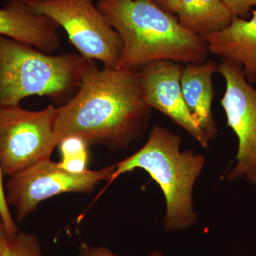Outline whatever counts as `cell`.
Instances as JSON below:
<instances>
[{"instance_id":"obj_2","label":"cell","mask_w":256,"mask_h":256,"mask_svg":"<svg viewBox=\"0 0 256 256\" xmlns=\"http://www.w3.org/2000/svg\"><path fill=\"white\" fill-rule=\"evenodd\" d=\"M98 8L124 44L117 68H140L160 60L186 64L207 60L205 40L153 0H99Z\"/></svg>"},{"instance_id":"obj_11","label":"cell","mask_w":256,"mask_h":256,"mask_svg":"<svg viewBox=\"0 0 256 256\" xmlns=\"http://www.w3.org/2000/svg\"><path fill=\"white\" fill-rule=\"evenodd\" d=\"M252 18H233L232 23L222 31L204 36L208 52L222 60L242 67L250 84L256 82V10Z\"/></svg>"},{"instance_id":"obj_19","label":"cell","mask_w":256,"mask_h":256,"mask_svg":"<svg viewBox=\"0 0 256 256\" xmlns=\"http://www.w3.org/2000/svg\"><path fill=\"white\" fill-rule=\"evenodd\" d=\"M158 6L171 14H176L180 0H153Z\"/></svg>"},{"instance_id":"obj_7","label":"cell","mask_w":256,"mask_h":256,"mask_svg":"<svg viewBox=\"0 0 256 256\" xmlns=\"http://www.w3.org/2000/svg\"><path fill=\"white\" fill-rule=\"evenodd\" d=\"M116 164L96 171L73 173L64 170L60 163L45 160L10 178L6 184L8 204L16 210L22 222L36 210L38 204L50 197L68 193H89L98 183L110 181Z\"/></svg>"},{"instance_id":"obj_3","label":"cell","mask_w":256,"mask_h":256,"mask_svg":"<svg viewBox=\"0 0 256 256\" xmlns=\"http://www.w3.org/2000/svg\"><path fill=\"white\" fill-rule=\"evenodd\" d=\"M182 139L166 128L156 126L144 146L137 152L116 164L110 182L136 169L146 172L158 183L166 202L163 225L165 230L178 232L196 223L193 191L206 163L203 154L181 151Z\"/></svg>"},{"instance_id":"obj_20","label":"cell","mask_w":256,"mask_h":256,"mask_svg":"<svg viewBox=\"0 0 256 256\" xmlns=\"http://www.w3.org/2000/svg\"><path fill=\"white\" fill-rule=\"evenodd\" d=\"M6 238V236L5 234L4 226L0 225V256H4L3 249H4V244Z\"/></svg>"},{"instance_id":"obj_17","label":"cell","mask_w":256,"mask_h":256,"mask_svg":"<svg viewBox=\"0 0 256 256\" xmlns=\"http://www.w3.org/2000/svg\"><path fill=\"white\" fill-rule=\"evenodd\" d=\"M233 18L247 20L252 13V6H256V0H222Z\"/></svg>"},{"instance_id":"obj_5","label":"cell","mask_w":256,"mask_h":256,"mask_svg":"<svg viewBox=\"0 0 256 256\" xmlns=\"http://www.w3.org/2000/svg\"><path fill=\"white\" fill-rule=\"evenodd\" d=\"M21 1L34 14L48 16L62 26L82 56L100 60L104 68H117L124 44L92 0Z\"/></svg>"},{"instance_id":"obj_16","label":"cell","mask_w":256,"mask_h":256,"mask_svg":"<svg viewBox=\"0 0 256 256\" xmlns=\"http://www.w3.org/2000/svg\"><path fill=\"white\" fill-rule=\"evenodd\" d=\"M3 175L4 174H3L1 164H0V212L2 216L5 234L8 238H10L18 233V229L11 214H10L9 206H8L9 204L6 202L4 186H3Z\"/></svg>"},{"instance_id":"obj_18","label":"cell","mask_w":256,"mask_h":256,"mask_svg":"<svg viewBox=\"0 0 256 256\" xmlns=\"http://www.w3.org/2000/svg\"><path fill=\"white\" fill-rule=\"evenodd\" d=\"M80 256H118L114 255L107 248L104 246H92L86 244L80 246ZM148 256H164L160 250H156L150 252Z\"/></svg>"},{"instance_id":"obj_14","label":"cell","mask_w":256,"mask_h":256,"mask_svg":"<svg viewBox=\"0 0 256 256\" xmlns=\"http://www.w3.org/2000/svg\"><path fill=\"white\" fill-rule=\"evenodd\" d=\"M62 160L60 163L64 170L73 173L88 171L86 143L77 137L64 138L60 144Z\"/></svg>"},{"instance_id":"obj_13","label":"cell","mask_w":256,"mask_h":256,"mask_svg":"<svg viewBox=\"0 0 256 256\" xmlns=\"http://www.w3.org/2000/svg\"><path fill=\"white\" fill-rule=\"evenodd\" d=\"M176 14L185 30L202 38L222 31L233 20L222 0H180Z\"/></svg>"},{"instance_id":"obj_8","label":"cell","mask_w":256,"mask_h":256,"mask_svg":"<svg viewBox=\"0 0 256 256\" xmlns=\"http://www.w3.org/2000/svg\"><path fill=\"white\" fill-rule=\"evenodd\" d=\"M217 73L226 82L225 94L220 102L227 126L238 140L237 164L227 178H244L256 184V86L248 82L242 67L230 60H222Z\"/></svg>"},{"instance_id":"obj_6","label":"cell","mask_w":256,"mask_h":256,"mask_svg":"<svg viewBox=\"0 0 256 256\" xmlns=\"http://www.w3.org/2000/svg\"><path fill=\"white\" fill-rule=\"evenodd\" d=\"M58 108L40 111L18 106L0 108V164L4 175L11 176L50 160L55 146Z\"/></svg>"},{"instance_id":"obj_9","label":"cell","mask_w":256,"mask_h":256,"mask_svg":"<svg viewBox=\"0 0 256 256\" xmlns=\"http://www.w3.org/2000/svg\"><path fill=\"white\" fill-rule=\"evenodd\" d=\"M184 67L172 60H160L138 68L144 102L183 128L204 148L210 140L197 124L185 104L181 87Z\"/></svg>"},{"instance_id":"obj_10","label":"cell","mask_w":256,"mask_h":256,"mask_svg":"<svg viewBox=\"0 0 256 256\" xmlns=\"http://www.w3.org/2000/svg\"><path fill=\"white\" fill-rule=\"evenodd\" d=\"M58 24L45 15L32 13L21 0H10L0 9V35L26 44L44 53L60 46Z\"/></svg>"},{"instance_id":"obj_1","label":"cell","mask_w":256,"mask_h":256,"mask_svg":"<svg viewBox=\"0 0 256 256\" xmlns=\"http://www.w3.org/2000/svg\"><path fill=\"white\" fill-rule=\"evenodd\" d=\"M152 108L143 100L138 68L99 70L92 64L78 92L58 108L57 144L80 138L88 146L126 149L144 136Z\"/></svg>"},{"instance_id":"obj_21","label":"cell","mask_w":256,"mask_h":256,"mask_svg":"<svg viewBox=\"0 0 256 256\" xmlns=\"http://www.w3.org/2000/svg\"><path fill=\"white\" fill-rule=\"evenodd\" d=\"M0 225H3L2 216L1 212H0Z\"/></svg>"},{"instance_id":"obj_12","label":"cell","mask_w":256,"mask_h":256,"mask_svg":"<svg viewBox=\"0 0 256 256\" xmlns=\"http://www.w3.org/2000/svg\"><path fill=\"white\" fill-rule=\"evenodd\" d=\"M218 64L208 60L203 63L188 64L184 67L181 87L185 104L200 128L210 140L218 132L212 104L214 97L212 76Z\"/></svg>"},{"instance_id":"obj_15","label":"cell","mask_w":256,"mask_h":256,"mask_svg":"<svg viewBox=\"0 0 256 256\" xmlns=\"http://www.w3.org/2000/svg\"><path fill=\"white\" fill-rule=\"evenodd\" d=\"M4 256H42L40 244L31 234L18 233L6 237L3 249Z\"/></svg>"},{"instance_id":"obj_4","label":"cell","mask_w":256,"mask_h":256,"mask_svg":"<svg viewBox=\"0 0 256 256\" xmlns=\"http://www.w3.org/2000/svg\"><path fill=\"white\" fill-rule=\"evenodd\" d=\"M92 64L80 54L47 55L0 35V108L34 95L65 100L76 94Z\"/></svg>"}]
</instances>
